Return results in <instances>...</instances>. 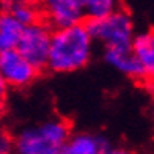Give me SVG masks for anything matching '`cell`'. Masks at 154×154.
I'll use <instances>...</instances> for the list:
<instances>
[{
    "label": "cell",
    "mask_w": 154,
    "mask_h": 154,
    "mask_svg": "<svg viewBox=\"0 0 154 154\" xmlns=\"http://www.w3.org/2000/svg\"><path fill=\"white\" fill-rule=\"evenodd\" d=\"M6 97H8V83L5 82V79L2 77V74H0V113H2L3 109H5Z\"/></svg>",
    "instance_id": "5bb4252c"
},
{
    "label": "cell",
    "mask_w": 154,
    "mask_h": 154,
    "mask_svg": "<svg viewBox=\"0 0 154 154\" xmlns=\"http://www.w3.org/2000/svg\"><path fill=\"white\" fill-rule=\"evenodd\" d=\"M69 126L60 118H52L35 128H25L14 138V149L20 154H58L68 142Z\"/></svg>",
    "instance_id": "7a4b0ae2"
},
{
    "label": "cell",
    "mask_w": 154,
    "mask_h": 154,
    "mask_svg": "<svg viewBox=\"0 0 154 154\" xmlns=\"http://www.w3.org/2000/svg\"><path fill=\"white\" fill-rule=\"evenodd\" d=\"M8 13H11V14L14 16L22 25H29V24L36 22L38 16H39L38 10H36V6H35L33 2L19 5V6H16V8H13L11 11H8Z\"/></svg>",
    "instance_id": "7c38bea8"
},
{
    "label": "cell",
    "mask_w": 154,
    "mask_h": 154,
    "mask_svg": "<svg viewBox=\"0 0 154 154\" xmlns=\"http://www.w3.org/2000/svg\"><path fill=\"white\" fill-rule=\"evenodd\" d=\"M14 149V138L8 132L0 131V154H8Z\"/></svg>",
    "instance_id": "4fadbf2b"
},
{
    "label": "cell",
    "mask_w": 154,
    "mask_h": 154,
    "mask_svg": "<svg viewBox=\"0 0 154 154\" xmlns=\"http://www.w3.org/2000/svg\"><path fill=\"white\" fill-rule=\"evenodd\" d=\"M24 27L8 11L0 13V52L16 47Z\"/></svg>",
    "instance_id": "30bf717a"
},
{
    "label": "cell",
    "mask_w": 154,
    "mask_h": 154,
    "mask_svg": "<svg viewBox=\"0 0 154 154\" xmlns=\"http://www.w3.org/2000/svg\"><path fill=\"white\" fill-rule=\"evenodd\" d=\"M83 24L93 41H97L106 47H132L135 32L128 11L118 8L107 16L88 17Z\"/></svg>",
    "instance_id": "3957f363"
},
{
    "label": "cell",
    "mask_w": 154,
    "mask_h": 154,
    "mask_svg": "<svg viewBox=\"0 0 154 154\" xmlns=\"http://www.w3.org/2000/svg\"><path fill=\"white\" fill-rule=\"evenodd\" d=\"M51 36H52L51 29L46 24L36 20V22L24 27L20 38L16 44V49L33 66H36L41 71V69L47 68Z\"/></svg>",
    "instance_id": "277c9868"
},
{
    "label": "cell",
    "mask_w": 154,
    "mask_h": 154,
    "mask_svg": "<svg viewBox=\"0 0 154 154\" xmlns=\"http://www.w3.org/2000/svg\"><path fill=\"white\" fill-rule=\"evenodd\" d=\"M104 60L109 66L131 79L145 80V71L142 68V63L138 61L132 47H106Z\"/></svg>",
    "instance_id": "52a82bcc"
},
{
    "label": "cell",
    "mask_w": 154,
    "mask_h": 154,
    "mask_svg": "<svg viewBox=\"0 0 154 154\" xmlns=\"http://www.w3.org/2000/svg\"><path fill=\"white\" fill-rule=\"evenodd\" d=\"M29 2H33V0H0V6H2V11H11L16 6Z\"/></svg>",
    "instance_id": "9a60e30c"
},
{
    "label": "cell",
    "mask_w": 154,
    "mask_h": 154,
    "mask_svg": "<svg viewBox=\"0 0 154 154\" xmlns=\"http://www.w3.org/2000/svg\"><path fill=\"white\" fill-rule=\"evenodd\" d=\"M93 43L83 22L57 27L51 36L47 69L57 74L79 71L91 60Z\"/></svg>",
    "instance_id": "6da1fadb"
},
{
    "label": "cell",
    "mask_w": 154,
    "mask_h": 154,
    "mask_svg": "<svg viewBox=\"0 0 154 154\" xmlns=\"http://www.w3.org/2000/svg\"><path fill=\"white\" fill-rule=\"evenodd\" d=\"M115 148L107 138L101 135H94L90 132H79L69 135L68 142L63 146L65 154H109L113 152Z\"/></svg>",
    "instance_id": "ba28073f"
},
{
    "label": "cell",
    "mask_w": 154,
    "mask_h": 154,
    "mask_svg": "<svg viewBox=\"0 0 154 154\" xmlns=\"http://www.w3.org/2000/svg\"><path fill=\"white\" fill-rule=\"evenodd\" d=\"M43 13L54 27H66L83 22L85 10L82 0H41Z\"/></svg>",
    "instance_id": "8992f818"
},
{
    "label": "cell",
    "mask_w": 154,
    "mask_h": 154,
    "mask_svg": "<svg viewBox=\"0 0 154 154\" xmlns=\"http://www.w3.org/2000/svg\"><path fill=\"white\" fill-rule=\"evenodd\" d=\"M132 51L145 71V80L154 83V30L138 33L132 41Z\"/></svg>",
    "instance_id": "9c48e42d"
},
{
    "label": "cell",
    "mask_w": 154,
    "mask_h": 154,
    "mask_svg": "<svg viewBox=\"0 0 154 154\" xmlns=\"http://www.w3.org/2000/svg\"><path fill=\"white\" fill-rule=\"evenodd\" d=\"M87 17H102L118 10L120 0H82Z\"/></svg>",
    "instance_id": "8fae6325"
},
{
    "label": "cell",
    "mask_w": 154,
    "mask_h": 154,
    "mask_svg": "<svg viewBox=\"0 0 154 154\" xmlns=\"http://www.w3.org/2000/svg\"><path fill=\"white\" fill-rule=\"evenodd\" d=\"M39 69L33 66L16 47L0 52V74L13 88H25L38 77Z\"/></svg>",
    "instance_id": "5b68a950"
}]
</instances>
